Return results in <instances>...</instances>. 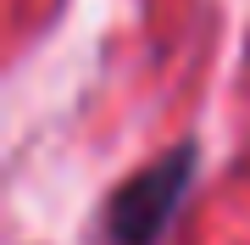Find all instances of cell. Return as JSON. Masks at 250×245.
Instances as JSON below:
<instances>
[{
    "label": "cell",
    "mask_w": 250,
    "mask_h": 245,
    "mask_svg": "<svg viewBox=\"0 0 250 245\" xmlns=\"http://www.w3.org/2000/svg\"><path fill=\"white\" fill-rule=\"evenodd\" d=\"M189 184H195V145H178L123 178L106 200V240L111 245H156L172 228Z\"/></svg>",
    "instance_id": "obj_1"
}]
</instances>
